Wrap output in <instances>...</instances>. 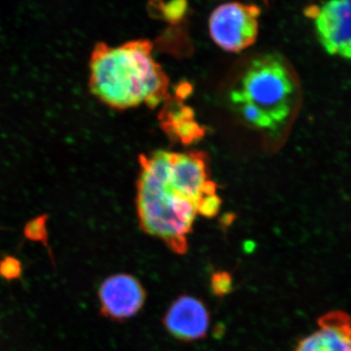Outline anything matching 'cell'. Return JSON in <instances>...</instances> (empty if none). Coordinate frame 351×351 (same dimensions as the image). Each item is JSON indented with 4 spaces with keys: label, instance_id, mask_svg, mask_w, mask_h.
<instances>
[{
    "label": "cell",
    "instance_id": "cell-1",
    "mask_svg": "<svg viewBox=\"0 0 351 351\" xmlns=\"http://www.w3.org/2000/svg\"><path fill=\"white\" fill-rule=\"evenodd\" d=\"M136 206L140 226L178 255L189 250L197 215L213 218L221 201L204 152L157 151L140 156Z\"/></svg>",
    "mask_w": 351,
    "mask_h": 351
},
{
    "label": "cell",
    "instance_id": "cell-2",
    "mask_svg": "<svg viewBox=\"0 0 351 351\" xmlns=\"http://www.w3.org/2000/svg\"><path fill=\"white\" fill-rule=\"evenodd\" d=\"M152 50L147 39L119 46L97 43L89 61L91 94L113 110L157 107L167 97L169 78L154 60Z\"/></svg>",
    "mask_w": 351,
    "mask_h": 351
},
{
    "label": "cell",
    "instance_id": "cell-3",
    "mask_svg": "<svg viewBox=\"0 0 351 351\" xmlns=\"http://www.w3.org/2000/svg\"><path fill=\"white\" fill-rule=\"evenodd\" d=\"M298 98L294 71L276 54L254 59L230 93V101L244 121L267 133L287 125L297 108Z\"/></svg>",
    "mask_w": 351,
    "mask_h": 351
},
{
    "label": "cell",
    "instance_id": "cell-4",
    "mask_svg": "<svg viewBox=\"0 0 351 351\" xmlns=\"http://www.w3.org/2000/svg\"><path fill=\"white\" fill-rule=\"evenodd\" d=\"M260 16L261 9L254 4H221L210 16V36L221 49L240 52L257 40Z\"/></svg>",
    "mask_w": 351,
    "mask_h": 351
},
{
    "label": "cell",
    "instance_id": "cell-5",
    "mask_svg": "<svg viewBox=\"0 0 351 351\" xmlns=\"http://www.w3.org/2000/svg\"><path fill=\"white\" fill-rule=\"evenodd\" d=\"M318 40L327 53L351 60V0H328L308 9Z\"/></svg>",
    "mask_w": 351,
    "mask_h": 351
},
{
    "label": "cell",
    "instance_id": "cell-6",
    "mask_svg": "<svg viewBox=\"0 0 351 351\" xmlns=\"http://www.w3.org/2000/svg\"><path fill=\"white\" fill-rule=\"evenodd\" d=\"M100 313L115 322L131 319L145 304L147 292L138 278L128 274H117L103 281L98 291Z\"/></svg>",
    "mask_w": 351,
    "mask_h": 351
},
{
    "label": "cell",
    "instance_id": "cell-7",
    "mask_svg": "<svg viewBox=\"0 0 351 351\" xmlns=\"http://www.w3.org/2000/svg\"><path fill=\"white\" fill-rule=\"evenodd\" d=\"M163 325L173 338L184 343H193L207 336L210 313L206 304L197 298L180 295L166 311Z\"/></svg>",
    "mask_w": 351,
    "mask_h": 351
},
{
    "label": "cell",
    "instance_id": "cell-8",
    "mask_svg": "<svg viewBox=\"0 0 351 351\" xmlns=\"http://www.w3.org/2000/svg\"><path fill=\"white\" fill-rule=\"evenodd\" d=\"M319 329L301 339L294 351H351V317L330 311L318 319Z\"/></svg>",
    "mask_w": 351,
    "mask_h": 351
},
{
    "label": "cell",
    "instance_id": "cell-9",
    "mask_svg": "<svg viewBox=\"0 0 351 351\" xmlns=\"http://www.w3.org/2000/svg\"><path fill=\"white\" fill-rule=\"evenodd\" d=\"M177 110L164 114L162 125L166 132L179 138L184 144L202 137L203 129L193 119V112L182 106Z\"/></svg>",
    "mask_w": 351,
    "mask_h": 351
},
{
    "label": "cell",
    "instance_id": "cell-10",
    "mask_svg": "<svg viewBox=\"0 0 351 351\" xmlns=\"http://www.w3.org/2000/svg\"><path fill=\"white\" fill-rule=\"evenodd\" d=\"M211 289L217 297L223 298L230 294L233 289L232 274L225 270L213 272L211 276Z\"/></svg>",
    "mask_w": 351,
    "mask_h": 351
},
{
    "label": "cell",
    "instance_id": "cell-11",
    "mask_svg": "<svg viewBox=\"0 0 351 351\" xmlns=\"http://www.w3.org/2000/svg\"><path fill=\"white\" fill-rule=\"evenodd\" d=\"M22 272V267L17 258L6 257L0 262V276L4 277L6 280L17 279Z\"/></svg>",
    "mask_w": 351,
    "mask_h": 351
},
{
    "label": "cell",
    "instance_id": "cell-12",
    "mask_svg": "<svg viewBox=\"0 0 351 351\" xmlns=\"http://www.w3.org/2000/svg\"><path fill=\"white\" fill-rule=\"evenodd\" d=\"M41 219H38V221H32L31 225L27 226V230H25V233H27V237H29V239L34 240H41L43 239V237H45V228H44V223L40 226Z\"/></svg>",
    "mask_w": 351,
    "mask_h": 351
},
{
    "label": "cell",
    "instance_id": "cell-13",
    "mask_svg": "<svg viewBox=\"0 0 351 351\" xmlns=\"http://www.w3.org/2000/svg\"><path fill=\"white\" fill-rule=\"evenodd\" d=\"M265 1H267V0H265Z\"/></svg>",
    "mask_w": 351,
    "mask_h": 351
}]
</instances>
